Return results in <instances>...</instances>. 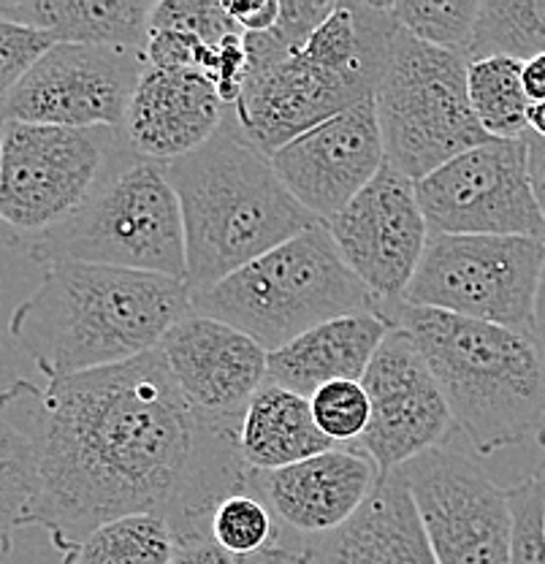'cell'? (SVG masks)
<instances>
[{"label":"cell","instance_id":"obj_16","mask_svg":"<svg viewBox=\"0 0 545 564\" xmlns=\"http://www.w3.org/2000/svg\"><path fill=\"white\" fill-rule=\"evenodd\" d=\"M269 161L291 196L326 226L385 166L372 98L309 128L269 155Z\"/></svg>","mask_w":545,"mask_h":564},{"label":"cell","instance_id":"obj_43","mask_svg":"<svg viewBox=\"0 0 545 564\" xmlns=\"http://www.w3.org/2000/svg\"><path fill=\"white\" fill-rule=\"evenodd\" d=\"M535 478H537V486H541V494H543V524H545V462L537 467Z\"/></svg>","mask_w":545,"mask_h":564},{"label":"cell","instance_id":"obj_9","mask_svg":"<svg viewBox=\"0 0 545 564\" xmlns=\"http://www.w3.org/2000/svg\"><path fill=\"white\" fill-rule=\"evenodd\" d=\"M543 267V239L429 234L402 302L532 337Z\"/></svg>","mask_w":545,"mask_h":564},{"label":"cell","instance_id":"obj_18","mask_svg":"<svg viewBox=\"0 0 545 564\" xmlns=\"http://www.w3.org/2000/svg\"><path fill=\"white\" fill-rule=\"evenodd\" d=\"M157 350L187 402L207 415L242 419L269 380V352L215 317L190 313L168 328Z\"/></svg>","mask_w":545,"mask_h":564},{"label":"cell","instance_id":"obj_6","mask_svg":"<svg viewBox=\"0 0 545 564\" xmlns=\"http://www.w3.org/2000/svg\"><path fill=\"white\" fill-rule=\"evenodd\" d=\"M193 315L215 317L274 352L320 323L378 313L326 226L298 234L212 288L193 291Z\"/></svg>","mask_w":545,"mask_h":564},{"label":"cell","instance_id":"obj_24","mask_svg":"<svg viewBox=\"0 0 545 564\" xmlns=\"http://www.w3.org/2000/svg\"><path fill=\"white\" fill-rule=\"evenodd\" d=\"M524 63L494 55L467 66V93L475 120L489 139H521L526 133L530 98L521 82Z\"/></svg>","mask_w":545,"mask_h":564},{"label":"cell","instance_id":"obj_36","mask_svg":"<svg viewBox=\"0 0 545 564\" xmlns=\"http://www.w3.org/2000/svg\"><path fill=\"white\" fill-rule=\"evenodd\" d=\"M226 14L242 33H266L280 22V0H222Z\"/></svg>","mask_w":545,"mask_h":564},{"label":"cell","instance_id":"obj_28","mask_svg":"<svg viewBox=\"0 0 545 564\" xmlns=\"http://www.w3.org/2000/svg\"><path fill=\"white\" fill-rule=\"evenodd\" d=\"M385 9L410 39L465 55L472 41L480 0H391Z\"/></svg>","mask_w":545,"mask_h":564},{"label":"cell","instance_id":"obj_31","mask_svg":"<svg viewBox=\"0 0 545 564\" xmlns=\"http://www.w3.org/2000/svg\"><path fill=\"white\" fill-rule=\"evenodd\" d=\"M52 46H55L52 35L0 17V128H3V111L9 98L14 96L28 70L36 66Z\"/></svg>","mask_w":545,"mask_h":564},{"label":"cell","instance_id":"obj_11","mask_svg":"<svg viewBox=\"0 0 545 564\" xmlns=\"http://www.w3.org/2000/svg\"><path fill=\"white\" fill-rule=\"evenodd\" d=\"M429 234L530 237L545 242V217L535 202L526 141L489 139L415 182Z\"/></svg>","mask_w":545,"mask_h":564},{"label":"cell","instance_id":"obj_32","mask_svg":"<svg viewBox=\"0 0 545 564\" xmlns=\"http://www.w3.org/2000/svg\"><path fill=\"white\" fill-rule=\"evenodd\" d=\"M161 28L193 33L209 46L220 44L226 35L242 33L226 14L222 0H161L152 11L150 31H161Z\"/></svg>","mask_w":545,"mask_h":564},{"label":"cell","instance_id":"obj_7","mask_svg":"<svg viewBox=\"0 0 545 564\" xmlns=\"http://www.w3.org/2000/svg\"><path fill=\"white\" fill-rule=\"evenodd\" d=\"M41 267L96 263L131 272L187 278L185 228L166 163L120 144L96 191L63 226L28 242Z\"/></svg>","mask_w":545,"mask_h":564},{"label":"cell","instance_id":"obj_33","mask_svg":"<svg viewBox=\"0 0 545 564\" xmlns=\"http://www.w3.org/2000/svg\"><path fill=\"white\" fill-rule=\"evenodd\" d=\"M508 491L513 508V564H545L543 494L537 478H524Z\"/></svg>","mask_w":545,"mask_h":564},{"label":"cell","instance_id":"obj_29","mask_svg":"<svg viewBox=\"0 0 545 564\" xmlns=\"http://www.w3.org/2000/svg\"><path fill=\"white\" fill-rule=\"evenodd\" d=\"M209 538L226 554L237 556V560H248V556H255L277 545L283 540V529L274 521L266 502L250 489L226 497L215 508L212 521H209Z\"/></svg>","mask_w":545,"mask_h":564},{"label":"cell","instance_id":"obj_35","mask_svg":"<svg viewBox=\"0 0 545 564\" xmlns=\"http://www.w3.org/2000/svg\"><path fill=\"white\" fill-rule=\"evenodd\" d=\"M204 76L215 85L226 106H237L239 96L248 82V50H244V33H231L212 46L209 61L204 66Z\"/></svg>","mask_w":545,"mask_h":564},{"label":"cell","instance_id":"obj_22","mask_svg":"<svg viewBox=\"0 0 545 564\" xmlns=\"http://www.w3.org/2000/svg\"><path fill=\"white\" fill-rule=\"evenodd\" d=\"M155 0H14L0 17L55 39V44L111 46L144 55Z\"/></svg>","mask_w":545,"mask_h":564},{"label":"cell","instance_id":"obj_39","mask_svg":"<svg viewBox=\"0 0 545 564\" xmlns=\"http://www.w3.org/2000/svg\"><path fill=\"white\" fill-rule=\"evenodd\" d=\"M242 564H309V556L307 551H304V545H288V540L283 538L277 545H272V549L242 560Z\"/></svg>","mask_w":545,"mask_h":564},{"label":"cell","instance_id":"obj_30","mask_svg":"<svg viewBox=\"0 0 545 564\" xmlns=\"http://www.w3.org/2000/svg\"><path fill=\"white\" fill-rule=\"evenodd\" d=\"M309 410L320 432L334 445H359L369 426V397L361 380H334L309 397Z\"/></svg>","mask_w":545,"mask_h":564},{"label":"cell","instance_id":"obj_17","mask_svg":"<svg viewBox=\"0 0 545 564\" xmlns=\"http://www.w3.org/2000/svg\"><path fill=\"white\" fill-rule=\"evenodd\" d=\"M380 478L383 473L367 451L339 445L291 467L250 473V489L272 510L283 538L302 545L348 524L378 489Z\"/></svg>","mask_w":545,"mask_h":564},{"label":"cell","instance_id":"obj_3","mask_svg":"<svg viewBox=\"0 0 545 564\" xmlns=\"http://www.w3.org/2000/svg\"><path fill=\"white\" fill-rule=\"evenodd\" d=\"M166 174L179 198L190 291L212 288L318 226L239 131L233 106L226 126L196 152L166 163Z\"/></svg>","mask_w":545,"mask_h":564},{"label":"cell","instance_id":"obj_45","mask_svg":"<svg viewBox=\"0 0 545 564\" xmlns=\"http://www.w3.org/2000/svg\"><path fill=\"white\" fill-rule=\"evenodd\" d=\"M0 150H3V128H0Z\"/></svg>","mask_w":545,"mask_h":564},{"label":"cell","instance_id":"obj_21","mask_svg":"<svg viewBox=\"0 0 545 564\" xmlns=\"http://www.w3.org/2000/svg\"><path fill=\"white\" fill-rule=\"evenodd\" d=\"M391 323L378 313L345 315L309 328L285 348L269 352V380L280 388L313 397L334 380H361Z\"/></svg>","mask_w":545,"mask_h":564},{"label":"cell","instance_id":"obj_15","mask_svg":"<svg viewBox=\"0 0 545 564\" xmlns=\"http://www.w3.org/2000/svg\"><path fill=\"white\" fill-rule=\"evenodd\" d=\"M339 256L374 302H402L429 245V223L415 196V182L391 163L326 223Z\"/></svg>","mask_w":545,"mask_h":564},{"label":"cell","instance_id":"obj_26","mask_svg":"<svg viewBox=\"0 0 545 564\" xmlns=\"http://www.w3.org/2000/svg\"><path fill=\"white\" fill-rule=\"evenodd\" d=\"M177 540L157 516H126L103 524L63 556V564H172Z\"/></svg>","mask_w":545,"mask_h":564},{"label":"cell","instance_id":"obj_8","mask_svg":"<svg viewBox=\"0 0 545 564\" xmlns=\"http://www.w3.org/2000/svg\"><path fill=\"white\" fill-rule=\"evenodd\" d=\"M467 57L396 31L372 104L385 163L418 182L489 137L467 93Z\"/></svg>","mask_w":545,"mask_h":564},{"label":"cell","instance_id":"obj_13","mask_svg":"<svg viewBox=\"0 0 545 564\" xmlns=\"http://www.w3.org/2000/svg\"><path fill=\"white\" fill-rule=\"evenodd\" d=\"M146 68L144 55L111 46L55 44L9 98L6 122L120 131Z\"/></svg>","mask_w":545,"mask_h":564},{"label":"cell","instance_id":"obj_41","mask_svg":"<svg viewBox=\"0 0 545 564\" xmlns=\"http://www.w3.org/2000/svg\"><path fill=\"white\" fill-rule=\"evenodd\" d=\"M532 339H535L537 350H541L543 358H545V267H543V278H541V291H537L535 332H532Z\"/></svg>","mask_w":545,"mask_h":564},{"label":"cell","instance_id":"obj_42","mask_svg":"<svg viewBox=\"0 0 545 564\" xmlns=\"http://www.w3.org/2000/svg\"><path fill=\"white\" fill-rule=\"evenodd\" d=\"M526 131L535 133L537 139H545V101L530 106V115H526Z\"/></svg>","mask_w":545,"mask_h":564},{"label":"cell","instance_id":"obj_23","mask_svg":"<svg viewBox=\"0 0 545 564\" xmlns=\"http://www.w3.org/2000/svg\"><path fill=\"white\" fill-rule=\"evenodd\" d=\"M239 448L253 473H272L339 445H334L318 429L307 397L266 383L244 410Z\"/></svg>","mask_w":545,"mask_h":564},{"label":"cell","instance_id":"obj_14","mask_svg":"<svg viewBox=\"0 0 545 564\" xmlns=\"http://www.w3.org/2000/svg\"><path fill=\"white\" fill-rule=\"evenodd\" d=\"M361 386L372 415L359 448L374 458L383 475L443 448L454 437L456 421L448 402L424 352L404 328L391 326Z\"/></svg>","mask_w":545,"mask_h":564},{"label":"cell","instance_id":"obj_12","mask_svg":"<svg viewBox=\"0 0 545 564\" xmlns=\"http://www.w3.org/2000/svg\"><path fill=\"white\" fill-rule=\"evenodd\" d=\"M400 473L437 564H513L510 491L472 458L437 448Z\"/></svg>","mask_w":545,"mask_h":564},{"label":"cell","instance_id":"obj_44","mask_svg":"<svg viewBox=\"0 0 545 564\" xmlns=\"http://www.w3.org/2000/svg\"><path fill=\"white\" fill-rule=\"evenodd\" d=\"M537 443H541V448H545V413H543V421H541V429H537Z\"/></svg>","mask_w":545,"mask_h":564},{"label":"cell","instance_id":"obj_25","mask_svg":"<svg viewBox=\"0 0 545 564\" xmlns=\"http://www.w3.org/2000/svg\"><path fill=\"white\" fill-rule=\"evenodd\" d=\"M505 55L532 61L545 55V0H480L467 63Z\"/></svg>","mask_w":545,"mask_h":564},{"label":"cell","instance_id":"obj_1","mask_svg":"<svg viewBox=\"0 0 545 564\" xmlns=\"http://www.w3.org/2000/svg\"><path fill=\"white\" fill-rule=\"evenodd\" d=\"M0 415L31 443L36 499L28 527L74 551L126 516H157L174 540L209 538L226 497L250 491L242 419L193 408L161 350L44 386L0 391Z\"/></svg>","mask_w":545,"mask_h":564},{"label":"cell","instance_id":"obj_2","mask_svg":"<svg viewBox=\"0 0 545 564\" xmlns=\"http://www.w3.org/2000/svg\"><path fill=\"white\" fill-rule=\"evenodd\" d=\"M185 280L96 263H50L9 317V334L46 380L72 378L157 350L193 313Z\"/></svg>","mask_w":545,"mask_h":564},{"label":"cell","instance_id":"obj_4","mask_svg":"<svg viewBox=\"0 0 545 564\" xmlns=\"http://www.w3.org/2000/svg\"><path fill=\"white\" fill-rule=\"evenodd\" d=\"M378 315L415 339L456 429L480 456L537 437L545 413V358L535 339L407 302L380 304Z\"/></svg>","mask_w":545,"mask_h":564},{"label":"cell","instance_id":"obj_5","mask_svg":"<svg viewBox=\"0 0 545 564\" xmlns=\"http://www.w3.org/2000/svg\"><path fill=\"white\" fill-rule=\"evenodd\" d=\"M396 31L385 3L339 0L302 50L248 76L233 106L239 131L269 158L309 128L372 98Z\"/></svg>","mask_w":545,"mask_h":564},{"label":"cell","instance_id":"obj_37","mask_svg":"<svg viewBox=\"0 0 545 564\" xmlns=\"http://www.w3.org/2000/svg\"><path fill=\"white\" fill-rule=\"evenodd\" d=\"M172 564H242V560L226 554L212 538H190L177 543Z\"/></svg>","mask_w":545,"mask_h":564},{"label":"cell","instance_id":"obj_27","mask_svg":"<svg viewBox=\"0 0 545 564\" xmlns=\"http://www.w3.org/2000/svg\"><path fill=\"white\" fill-rule=\"evenodd\" d=\"M36 499V458L25 434L0 415V564L11 556L14 538L31 521Z\"/></svg>","mask_w":545,"mask_h":564},{"label":"cell","instance_id":"obj_19","mask_svg":"<svg viewBox=\"0 0 545 564\" xmlns=\"http://www.w3.org/2000/svg\"><path fill=\"white\" fill-rule=\"evenodd\" d=\"M231 106L222 104L201 70H166L146 66L120 137L137 155L172 163L207 144L226 126Z\"/></svg>","mask_w":545,"mask_h":564},{"label":"cell","instance_id":"obj_34","mask_svg":"<svg viewBox=\"0 0 545 564\" xmlns=\"http://www.w3.org/2000/svg\"><path fill=\"white\" fill-rule=\"evenodd\" d=\"M209 52L212 46L201 41L198 35L185 31H172V28H161V31H150L146 41L144 61L152 68L166 70H201L207 66Z\"/></svg>","mask_w":545,"mask_h":564},{"label":"cell","instance_id":"obj_38","mask_svg":"<svg viewBox=\"0 0 545 564\" xmlns=\"http://www.w3.org/2000/svg\"><path fill=\"white\" fill-rule=\"evenodd\" d=\"M526 163H530V182L532 193H535V202L541 207L545 217V139H537L535 133L526 131Z\"/></svg>","mask_w":545,"mask_h":564},{"label":"cell","instance_id":"obj_10","mask_svg":"<svg viewBox=\"0 0 545 564\" xmlns=\"http://www.w3.org/2000/svg\"><path fill=\"white\" fill-rule=\"evenodd\" d=\"M120 144V131L111 128L6 122L0 223L22 239L63 226L96 191Z\"/></svg>","mask_w":545,"mask_h":564},{"label":"cell","instance_id":"obj_20","mask_svg":"<svg viewBox=\"0 0 545 564\" xmlns=\"http://www.w3.org/2000/svg\"><path fill=\"white\" fill-rule=\"evenodd\" d=\"M302 545L309 564H437L400 469L380 478L372 497L342 529Z\"/></svg>","mask_w":545,"mask_h":564},{"label":"cell","instance_id":"obj_40","mask_svg":"<svg viewBox=\"0 0 545 564\" xmlns=\"http://www.w3.org/2000/svg\"><path fill=\"white\" fill-rule=\"evenodd\" d=\"M521 82H524V93L530 98V104L545 101V55H537L524 63Z\"/></svg>","mask_w":545,"mask_h":564}]
</instances>
